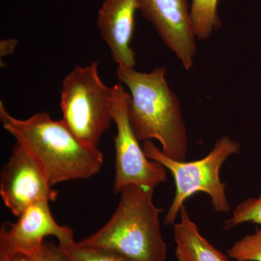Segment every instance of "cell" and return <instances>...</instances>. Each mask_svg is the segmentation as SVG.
<instances>
[{
	"mask_svg": "<svg viewBox=\"0 0 261 261\" xmlns=\"http://www.w3.org/2000/svg\"><path fill=\"white\" fill-rule=\"evenodd\" d=\"M0 121L3 128L37 160L53 187L92 177L102 167L103 154L97 147L84 145L63 120H53L47 113L18 119L1 101Z\"/></svg>",
	"mask_w": 261,
	"mask_h": 261,
	"instance_id": "1",
	"label": "cell"
},
{
	"mask_svg": "<svg viewBox=\"0 0 261 261\" xmlns=\"http://www.w3.org/2000/svg\"><path fill=\"white\" fill-rule=\"evenodd\" d=\"M117 76L129 90L128 118L137 140H157L168 157L186 161L187 128L179 99L166 80V68L156 67L145 73L118 65Z\"/></svg>",
	"mask_w": 261,
	"mask_h": 261,
	"instance_id": "2",
	"label": "cell"
},
{
	"mask_svg": "<svg viewBox=\"0 0 261 261\" xmlns=\"http://www.w3.org/2000/svg\"><path fill=\"white\" fill-rule=\"evenodd\" d=\"M153 189L128 185L120 192L114 214L100 229L80 243L107 249L135 261H166L167 245L160 224L162 208Z\"/></svg>",
	"mask_w": 261,
	"mask_h": 261,
	"instance_id": "3",
	"label": "cell"
},
{
	"mask_svg": "<svg viewBox=\"0 0 261 261\" xmlns=\"http://www.w3.org/2000/svg\"><path fill=\"white\" fill-rule=\"evenodd\" d=\"M142 146L146 156L162 164L174 179L176 191L165 217V225L173 226L185 201L198 192L209 196L216 212L228 213L231 210L226 195V185L221 181L220 171L230 156L240 153V145L238 142L224 135L216 141L203 159L190 162L168 157L152 140L145 141Z\"/></svg>",
	"mask_w": 261,
	"mask_h": 261,
	"instance_id": "4",
	"label": "cell"
},
{
	"mask_svg": "<svg viewBox=\"0 0 261 261\" xmlns=\"http://www.w3.org/2000/svg\"><path fill=\"white\" fill-rule=\"evenodd\" d=\"M99 63L76 66L62 82L63 121L75 137L89 147H97L113 121V87L98 72Z\"/></svg>",
	"mask_w": 261,
	"mask_h": 261,
	"instance_id": "5",
	"label": "cell"
},
{
	"mask_svg": "<svg viewBox=\"0 0 261 261\" xmlns=\"http://www.w3.org/2000/svg\"><path fill=\"white\" fill-rule=\"evenodd\" d=\"M112 87L113 121L117 129L114 137L116 176L113 192L120 194L128 185L154 190L167 179V169L146 156L140 141L132 130L128 112L130 94L121 83Z\"/></svg>",
	"mask_w": 261,
	"mask_h": 261,
	"instance_id": "6",
	"label": "cell"
},
{
	"mask_svg": "<svg viewBox=\"0 0 261 261\" xmlns=\"http://www.w3.org/2000/svg\"><path fill=\"white\" fill-rule=\"evenodd\" d=\"M47 200L29 206L16 222L3 223L0 229V261H12L16 255L36 257L39 255L44 239L53 236L60 245L74 243V233L66 226L56 222Z\"/></svg>",
	"mask_w": 261,
	"mask_h": 261,
	"instance_id": "7",
	"label": "cell"
},
{
	"mask_svg": "<svg viewBox=\"0 0 261 261\" xmlns=\"http://www.w3.org/2000/svg\"><path fill=\"white\" fill-rule=\"evenodd\" d=\"M0 195L5 205L18 217L29 206L39 201L55 202L58 192L53 190L37 160L15 142L11 155L1 171Z\"/></svg>",
	"mask_w": 261,
	"mask_h": 261,
	"instance_id": "8",
	"label": "cell"
},
{
	"mask_svg": "<svg viewBox=\"0 0 261 261\" xmlns=\"http://www.w3.org/2000/svg\"><path fill=\"white\" fill-rule=\"evenodd\" d=\"M138 10L153 25L162 42L186 70L194 65L197 51L189 0H137Z\"/></svg>",
	"mask_w": 261,
	"mask_h": 261,
	"instance_id": "9",
	"label": "cell"
},
{
	"mask_svg": "<svg viewBox=\"0 0 261 261\" xmlns=\"http://www.w3.org/2000/svg\"><path fill=\"white\" fill-rule=\"evenodd\" d=\"M137 10V0H104L98 12V28L118 65L129 68L137 65L130 43Z\"/></svg>",
	"mask_w": 261,
	"mask_h": 261,
	"instance_id": "10",
	"label": "cell"
},
{
	"mask_svg": "<svg viewBox=\"0 0 261 261\" xmlns=\"http://www.w3.org/2000/svg\"><path fill=\"white\" fill-rule=\"evenodd\" d=\"M179 216L180 221L173 225L178 261H229L201 234L185 205L180 211Z\"/></svg>",
	"mask_w": 261,
	"mask_h": 261,
	"instance_id": "11",
	"label": "cell"
},
{
	"mask_svg": "<svg viewBox=\"0 0 261 261\" xmlns=\"http://www.w3.org/2000/svg\"><path fill=\"white\" fill-rule=\"evenodd\" d=\"M219 0H192L190 16L196 39L206 40L221 27L218 15Z\"/></svg>",
	"mask_w": 261,
	"mask_h": 261,
	"instance_id": "12",
	"label": "cell"
},
{
	"mask_svg": "<svg viewBox=\"0 0 261 261\" xmlns=\"http://www.w3.org/2000/svg\"><path fill=\"white\" fill-rule=\"evenodd\" d=\"M60 247L70 261H135L118 252L83 245L80 242Z\"/></svg>",
	"mask_w": 261,
	"mask_h": 261,
	"instance_id": "13",
	"label": "cell"
},
{
	"mask_svg": "<svg viewBox=\"0 0 261 261\" xmlns=\"http://www.w3.org/2000/svg\"><path fill=\"white\" fill-rule=\"evenodd\" d=\"M245 223H252L261 226V195L249 197L240 202L233 211L231 217L225 221L224 228L231 229Z\"/></svg>",
	"mask_w": 261,
	"mask_h": 261,
	"instance_id": "14",
	"label": "cell"
},
{
	"mask_svg": "<svg viewBox=\"0 0 261 261\" xmlns=\"http://www.w3.org/2000/svg\"><path fill=\"white\" fill-rule=\"evenodd\" d=\"M227 254L235 261H261V226L233 244Z\"/></svg>",
	"mask_w": 261,
	"mask_h": 261,
	"instance_id": "15",
	"label": "cell"
},
{
	"mask_svg": "<svg viewBox=\"0 0 261 261\" xmlns=\"http://www.w3.org/2000/svg\"><path fill=\"white\" fill-rule=\"evenodd\" d=\"M37 261H70L61 250L59 244L45 240L41 251L37 256Z\"/></svg>",
	"mask_w": 261,
	"mask_h": 261,
	"instance_id": "16",
	"label": "cell"
},
{
	"mask_svg": "<svg viewBox=\"0 0 261 261\" xmlns=\"http://www.w3.org/2000/svg\"><path fill=\"white\" fill-rule=\"evenodd\" d=\"M18 44V41L15 39L2 40L1 42H0V57H1V61L5 57L14 53Z\"/></svg>",
	"mask_w": 261,
	"mask_h": 261,
	"instance_id": "17",
	"label": "cell"
},
{
	"mask_svg": "<svg viewBox=\"0 0 261 261\" xmlns=\"http://www.w3.org/2000/svg\"><path fill=\"white\" fill-rule=\"evenodd\" d=\"M12 261H37V256L31 257L29 255H16Z\"/></svg>",
	"mask_w": 261,
	"mask_h": 261,
	"instance_id": "18",
	"label": "cell"
}]
</instances>
